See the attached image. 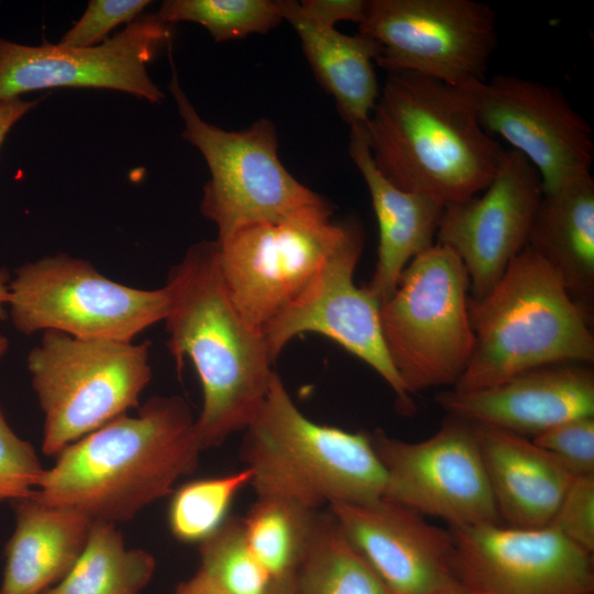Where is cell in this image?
Wrapping results in <instances>:
<instances>
[{
    "label": "cell",
    "mask_w": 594,
    "mask_h": 594,
    "mask_svg": "<svg viewBox=\"0 0 594 594\" xmlns=\"http://www.w3.org/2000/svg\"><path fill=\"white\" fill-rule=\"evenodd\" d=\"M201 450L185 399L153 396L138 416L122 415L59 451L32 496L91 522L127 521L172 494Z\"/></svg>",
    "instance_id": "6da1fadb"
},
{
    "label": "cell",
    "mask_w": 594,
    "mask_h": 594,
    "mask_svg": "<svg viewBox=\"0 0 594 594\" xmlns=\"http://www.w3.org/2000/svg\"><path fill=\"white\" fill-rule=\"evenodd\" d=\"M166 345L180 371L188 358L204 404L196 419L201 449L244 430L261 408L274 375L263 333L241 315L222 280L216 241L193 244L164 286Z\"/></svg>",
    "instance_id": "7a4b0ae2"
},
{
    "label": "cell",
    "mask_w": 594,
    "mask_h": 594,
    "mask_svg": "<svg viewBox=\"0 0 594 594\" xmlns=\"http://www.w3.org/2000/svg\"><path fill=\"white\" fill-rule=\"evenodd\" d=\"M364 132L383 176L444 208L485 190L505 150L458 88L407 72L388 73Z\"/></svg>",
    "instance_id": "3957f363"
},
{
    "label": "cell",
    "mask_w": 594,
    "mask_h": 594,
    "mask_svg": "<svg viewBox=\"0 0 594 594\" xmlns=\"http://www.w3.org/2000/svg\"><path fill=\"white\" fill-rule=\"evenodd\" d=\"M468 308L474 348L457 392L491 387L548 364L594 361L593 322L528 245L485 297H469Z\"/></svg>",
    "instance_id": "277c9868"
},
{
    "label": "cell",
    "mask_w": 594,
    "mask_h": 594,
    "mask_svg": "<svg viewBox=\"0 0 594 594\" xmlns=\"http://www.w3.org/2000/svg\"><path fill=\"white\" fill-rule=\"evenodd\" d=\"M242 459L256 497L292 499L308 508L365 504L383 497L385 473L370 433L320 425L295 405L275 372L244 429Z\"/></svg>",
    "instance_id": "5b68a950"
},
{
    "label": "cell",
    "mask_w": 594,
    "mask_h": 594,
    "mask_svg": "<svg viewBox=\"0 0 594 594\" xmlns=\"http://www.w3.org/2000/svg\"><path fill=\"white\" fill-rule=\"evenodd\" d=\"M170 48L169 44V90L184 121L183 138L199 150L209 168L200 210L216 224L218 238L253 223L333 211L285 168L271 120L226 131L201 119L179 85Z\"/></svg>",
    "instance_id": "8992f818"
},
{
    "label": "cell",
    "mask_w": 594,
    "mask_h": 594,
    "mask_svg": "<svg viewBox=\"0 0 594 594\" xmlns=\"http://www.w3.org/2000/svg\"><path fill=\"white\" fill-rule=\"evenodd\" d=\"M471 287L461 258L436 242L404 270L380 319L391 361L409 394L455 385L474 348Z\"/></svg>",
    "instance_id": "52a82bcc"
},
{
    "label": "cell",
    "mask_w": 594,
    "mask_h": 594,
    "mask_svg": "<svg viewBox=\"0 0 594 594\" xmlns=\"http://www.w3.org/2000/svg\"><path fill=\"white\" fill-rule=\"evenodd\" d=\"M150 345L43 332L29 353L28 367L44 414L45 454L56 455L138 407L152 377Z\"/></svg>",
    "instance_id": "ba28073f"
},
{
    "label": "cell",
    "mask_w": 594,
    "mask_h": 594,
    "mask_svg": "<svg viewBox=\"0 0 594 594\" xmlns=\"http://www.w3.org/2000/svg\"><path fill=\"white\" fill-rule=\"evenodd\" d=\"M9 292L12 324L24 334L52 330L79 339L131 342L164 320L168 309L165 287L120 284L64 253L19 267Z\"/></svg>",
    "instance_id": "9c48e42d"
},
{
    "label": "cell",
    "mask_w": 594,
    "mask_h": 594,
    "mask_svg": "<svg viewBox=\"0 0 594 594\" xmlns=\"http://www.w3.org/2000/svg\"><path fill=\"white\" fill-rule=\"evenodd\" d=\"M359 32L381 45L375 64L459 88L484 80L497 44L494 9L476 0H365Z\"/></svg>",
    "instance_id": "30bf717a"
},
{
    "label": "cell",
    "mask_w": 594,
    "mask_h": 594,
    "mask_svg": "<svg viewBox=\"0 0 594 594\" xmlns=\"http://www.w3.org/2000/svg\"><path fill=\"white\" fill-rule=\"evenodd\" d=\"M333 211L244 226L217 238L226 288L253 327L263 329L316 278L355 222H333Z\"/></svg>",
    "instance_id": "8fae6325"
},
{
    "label": "cell",
    "mask_w": 594,
    "mask_h": 594,
    "mask_svg": "<svg viewBox=\"0 0 594 594\" xmlns=\"http://www.w3.org/2000/svg\"><path fill=\"white\" fill-rule=\"evenodd\" d=\"M369 433L385 473L384 498L450 527L503 524L472 422L449 415L436 433L417 442L378 428Z\"/></svg>",
    "instance_id": "7c38bea8"
},
{
    "label": "cell",
    "mask_w": 594,
    "mask_h": 594,
    "mask_svg": "<svg viewBox=\"0 0 594 594\" xmlns=\"http://www.w3.org/2000/svg\"><path fill=\"white\" fill-rule=\"evenodd\" d=\"M458 89L484 132L501 136L534 165L542 193L591 173V125L556 86L497 74Z\"/></svg>",
    "instance_id": "4fadbf2b"
},
{
    "label": "cell",
    "mask_w": 594,
    "mask_h": 594,
    "mask_svg": "<svg viewBox=\"0 0 594 594\" xmlns=\"http://www.w3.org/2000/svg\"><path fill=\"white\" fill-rule=\"evenodd\" d=\"M449 529L455 575L470 594H594L593 554L548 525Z\"/></svg>",
    "instance_id": "5bb4252c"
},
{
    "label": "cell",
    "mask_w": 594,
    "mask_h": 594,
    "mask_svg": "<svg viewBox=\"0 0 594 594\" xmlns=\"http://www.w3.org/2000/svg\"><path fill=\"white\" fill-rule=\"evenodd\" d=\"M169 43L170 26L156 14L140 15L113 37L89 47L47 42L28 46L0 38V100L73 87L114 89L160 102L164 94L146 65Z\"/></svg>",
    "instance_id": "9a60e30c"
},
{
    "label": "cell",
    "mask_w": 594,
    "mask_h": 594,
    "mask_svg": "<svg viewBox=\"0 0 594 594\" xmlns=\"http://www.w3.org/2000/svg\"><path fill=\"white\" fill-rule=\"evenodd\" d=\"M363 232L355 222L322 270L299 298L264 329L273 361L296 336L314 332L326 336L364 361L389 385L405 415L415 404L388 355L380 319L381 302L353 274L362 253Z\"/></svg>",
    "instance_id": "2e32d148"
},
{
    "label": "cell",
    "mask_w": 594,
    "mask_h": 594,
    "mask_svg": "<svg viewBox=\"0 0 594 594\" xmlns=\"http://www.w3.org/2000/svg\"><path fill=\"white\" fill-rule=\"evenodd\" d=\"M541 197L537 169L522 154L507 148L481 197L443 209L437 242L450 248L463 262L473 298L485 297L527 245Z\"/></svg>",
    "instance_id": "e0dca14e"
},
{
    "label": "cell",
    "mask_w": 594,
    "mask_h": 594,
    "mask_svg": "<svg viewBox=\"0 0 594 594\" xmlns=\"http://www.w3.org/2000/svg\"><path fill=\"white\" fill-rule=\"evenodd\" d=\"M329 512L392 594H436L460 584L450 529L430 524L417 510L382 497L333 503Z\"/></svg>",
    "instance_id": "ac0fdd59"
},
{
    "label": "cell",
    "mask_w": 594,
    "mask_h": 594,
    "mask_svg": "<svg viewBox=\"0 0 594 594\" xmlns=\"http://www.w3.org/2000/svg\"><path fill=\"white\" fill-rule=\"evenodd\" d=\"M436 399L451 416L535 437L566 420L594 416V371L588 363L548 364L491 387L444 391Z\"/></svg>",
    "instance_id": "d6986e66"
},
{
    "label": "cell",
    "mask_w": 594,
    "mask_h": 594,
    "mask_svg": "<svg viewBox=\"0 0 594 594\" xmlns=\"http://www.w3.org/2000/svg\"><path fill=\"white\" fill-rule=\"evenodd\" d=\"M490 487L503 524L547 526L576 474L532 440L473 424Z\"/></svg>",
    "instance_id": "ffe728a7"
},
{
    "label": "cell",
    "mask_w": 594,
    "mask_h": 594,
    "mask_svg": "<svg viewBox=\"0 0 594 594\" xmlns=\"http://www.w3.org/2000/svg\"><path fill=\"white\" fill-rule=\"evenodd\" d=\"M349 152L377 219V261L365 287L382 305L396 290L410 261L435 244L444 207L427 196L402 190L383 176L371 156L364 128L350 129Z\"/></svg>",
    "instance_id": "44dd1931"
},
{
    "label": "cell",
    "mask_w": 594,
    "mask_h": 594,
    "mask_svg": "<svg viewBox=\"0 0 594 594\" xmlns=\"http://www.w3.org/2000/svg\"><path fill=\"white\" fill-rule=\"evenodd\" d=\"M527 245L553 267L573 302L593 322L594 178L591 173L542 193Z\"/></svg>",
    "instance_id": "7402d4cb"
},
{
    "label": "cell",
    "mask_w": 594,
    "mask_h": 594,
    "mask_svg": "<svg viewBox=\"0 0 594 594\" xmlns=\"http://www.w3.org/2000/svg\"><path fill=\"white\" fill-rule=\"evenodd\" d=\"M13 503L16 524L4 549L0 594H43L69 572L91 521L32 495Z\"/></svg>",
    "instance_id": "603a6c76"
},
{
    "label": "cell",
    "mask_w": 594,
    "mask_h": 594,
    "mask_svg": "<svg viewBox=\"0 0 594 594\" xmlns=\"http://www.w3.org/2000/svg\"><path fill=\"white\" fill-rule=\"evenodd\" d=\"M280 15L300 38L305 56L350 129L364 128L380 96L374 64L381 45L358 33L346 35L308 16L299 2L277 1Z\"/></svg>",
    "instance_id": "cb8c5ba5"
},
{
    "label": "cell",
    "mask_w": 594,
    "mask_h": 594,
    "mask_svg": "<svg viewBox=\"0 0 594 594\" xmlns=\"http://www.w3.org/2000/svg\"><path fill=\"white\" fill-rule=\"evenodd\" d=\"M155 569L150 552L125 548L116 524L91 522L86 544L69 572L43 594H141Z\"/></svg>",
    "instance_id": "d4e9b609"
},
{
    "label": "cell",
    "mask_w": 594,
    "mask_h": 594,
    "mask_svg": "<svg viewBox=\"0 0 594 594\" xmlns=\"http://www.w3.org/2000/svg\"><path fill=\"white\" fill-rule=\"evenodd\" d=\"M294 581L296 594H392L330 512L318 514Z\"/></svg>",
    "instance_id": "484cf974"
},
{
    "label": "cell",
    "mask_w": 594,
    "mask_h": 594,
    "mask_svg": "<svg viewBox=\"0 0 594 594\" xmlns=\"http://www.w3.org/2000/svg\"><path fill=\"white\" fill-rule=\"evenodd\" d=\"M318 509L292 499L256 497L243 518L248 543L271 580L294 574L310 542Z\"/></svg>",
    "instance_id": "4316f807"
},
{
    "label": "cell",
    "mask_w": 594,
    "mask_h": 594,
    "mask_svg": "<svg viewBox=\"0 0 594 594\" xmlns=\"http://www.w3.org/2000/svg\"><path fill=\"white\" fill-rule=\"evenodd\" d=\"M248 466L230 474L198 479L172 492L168 525L173 536L187 543H200L228 519V512L239 492L251 484Z\"/></svg>",
    "instance_id": "83f0119b"
},
{
    "label": "cell",
    "mask_w": 594,
    "mask_h": 594,
    "mask_svg": "<svg viewBox=\"0 0 594 594\" xmlns=\"http://www.w3.org/2000/svg\"><path fill=\"white\" fill-rule=\"evenodd\" d=\"M156 15L166 24L198 23L216 42L265 33L283 21L277 1L270 0H167Z\"/></svg>",
    "instance_id": "f1b7e54d"
},
{
    "label": "cell",
    "mask_w": 594,
    "mask_h": 594,
    "mask_svg": "<svg viewBox=\"0 0 594 594\" xmlns=\"http://www.w3.org/2000/svg\"><path fill=\"white\" fill-rule=\"evenodd\" d=\"M199 570L230 594L266 593L271 578L248 543L243 518L228 517L199 543Z\"/></svg>",
    "instance_id": "f546056e"
},
{
    "label": "cell",
    "mask_w": 594,
    "mask_h": 594,
    "mask_svg": "<svg viewBox=\"0 0 594 594\" xmlns=\"http://www.w3.org/2000/svg\"><path fill=\"white\" fill-rule=\"evenodd\" d=\"M43 471L33 446L12 430L0 408V503L31 496Z\"/></svg>",
    "instance_id": "4dcf8cb0"
},
{
    "label": "cell",
    "mask_w": 594,
    "mask_h": 594,
    "mask_svg": "<svg viewBox=\"0 0 594 594\" xmlns=\"http://www.w3.org/2000/svg\"><path fill=\"white\" fill-rule=\"evenodd\" d=\"M150 3L147 0H91L80 19L57 44L89 47L103 43L113 29L132 23Z\"/></svg>",
    "instance_id": "1f68e13d"
},
{
    "label": "cell",
    "mask_w": 594,
    "mask_h": 594,
    "mask_svg": "<svg viewBox=\"0 0 594 594\" xmlns=\"http://www.w3.org/2000/svg\"><path fill=\"white\" fill-rule=\"evenodd\" d=\"M548 526L593 554L594 474L574 477Z\"/></svg>",
    "instance_id": "d6a6232c"
},
{
    "label": "cell",
    "mask_w": 594,
    "mask_h": 594,
    "mask_svg": "<svg viewBox=\"0 0 594 594\" xmlns=\"http://www.w3.org/2000/svg\"><path fill=\"white\" fill-rule=\"evenodd\" d=\"M531 440L560 458L576 475L594 474V416L566 420Z\"/></svg>",
    "instance_id": "836d02e7"
},
{
    "label": "cell",
    "mask_w": 594,
    "mask_h": 594,
    "mask_svg": "<svg viewBox=\"0 0 594 594\" xmlns=\"http://www.w3.org/2000/svg\"><path fill=\"white\" fill-rule=\"evenodd\" d=\"M299 4L308 16L329 26L340 21L360 24L365 11V0H304Z\"/></svg>",
    "instance_id": "e575fe53"
},
{
    "label": "cell",
    "mask_w": 594,
    "mask_h": 594,
    "mask_svg": "<svg viewBox=\"0 0 594 594\" xmlns=\"http://www.w3.org/2000/svg\"><path fill=\"white\" fill-rule=\"evenodd\" d=\"M37 103L38 100L26 101L21 97L0 100V146L10 129Z\"/></svg>",
    "instance_id": "d590c367"
},
{
    "label": "cell",
    "mask_w": 594,
    "mask_h": 594,
    "mask_svg": "<svg viewBox=\"0 0 594 594\" xmlns=\"http://www.w3.org/2000/svg\"><path fill=\"white\" fill-rule=\"evenodd\" d=\"M174 594H230L206 573L200 571L176 586Z\"/></svg>",
    "instance_id": "8d00e7d4"
},
{
    "label": "cell",
    "mask_w": 594,
    "mask_h": 594,
    "mask_svg": "<svg viewBox=\"0 0 594 594\" xmlns=\"http://www.w3.org/2000/svg\"><path fill=\"white\" fill-rule=\"evenodd\" d=\"M265 594H296L294 574L272 579Z\"/></svg>",
    "instance_id": "74e56055"
},
{
    "label": "cell",
    "mask_w": 594,
    "mask_h": 594,
    "mask_svg": "<svg viewBox=\"0 0 594 594\" xmlns=\"http://www.w3.org/2000/svg\"><path fill=\"white\" fill-rule=\"evenodd\" d=\"M10 275L7 270L0 268V320L7 316V307L9 302V284Z\"/></svg>",
    "instance_id": "f35d334b"
},
{
    "label": "cell",
    "mask_w": 594,
    "mask_h": 594,
    "mask_svg": "<svg viewBox=\"0 0 594 594\" xmlns=\"http://www.w3.org/2000/svg\"><path fill=\"white\" fill-rule=\"evenodd\" d=\"M436 594H470L461 584Z\"/></svg>",
    "instance_id": "ab89813d"
},
{
    "label": "cell",
    "mask_w": 594,
    "mask_h": 594,
    "mask_svg": "<svg viewBox=\"0 0 594 594\" xmlns=\"http://www.w3.org/2000/svg\"><path fill=\"white\" fill-rule=\"evenodd\" d=\"M8 339L0 333V359L4 355L8 350Z\"/></svg>",
    "instance_id": "60d3db41"
}]
</instances>
